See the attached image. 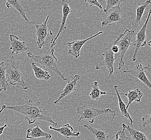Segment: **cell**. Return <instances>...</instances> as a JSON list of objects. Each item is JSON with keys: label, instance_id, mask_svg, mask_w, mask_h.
<instances>
[{"label": "cell", "instance_id": "obj_1", "mask_svg": "<svg viewBox=\"0 0 151 140\" xmlns=\"http://www.w3.org/2000/svg\"><path fill=\"white\" fill-rule=\"evenodd\" d=\"M4 110H10L17 111L25 116L24 119L27 120L29 125L33 124L36 121L42 120L50 122L57 126V123L55 122L52 119L47 110L42 106L40 101L34 102L31 99H29L27 104L18 106H7L2 105L0 110V114Z\"/></svg>", "mask_w": 151, "mask_h": 140}, {"label": "cell", "instance_id": "obj_2", "mask_svg": "<svg viewBox=\"0 0 151 140\" xmlns=\"http://www.w3.org/2000/svg\"><path fill=\"white\" fill-rule=\"evenodd\" d=\"M54 52V48H52L49 51H44L42 55L37 56L33 55L30 51H29L27 53V56L28 58H31L35 62L40 64L42 67L52 70L65 81L68 82V80L64 76V74L61 73L58 67V59L55 57Z\"/></svg>", "mask_w": 151, "mask_h": 140}, {"label": "cell", "instance_id": "obj_3", "mask_svg": "<svg viewBox=\"0 0 151 140\" xmlns=\"http://www.w3.org/2000/svg\"><path fill=\"white\" fill-rule=\"evenodd\" d=\"M117 108L112 110L110 108L99 109L96 108H93L87 105H82L77 108V113L80 115L78 122H80L82 120L87 121L91 124L94 123L95 119L98 116L102 114H111L112 116L111 121H113L116 114Z\"/></svg>", "mask_w": 151, "mask_h": 140}, {"label": "cell", "instance_id": "obj_4", "mask_svg": "<svg viewBox=\"0 0 151 140\" xmlns=\"http://www.w3.org/2000/svg\"><path fill=\"white\" fill-rule=\"evenodd\" d=\"M6 78L7 82L12 86L19 85L24 90L29 88L25 82L24 74L18 69L13 56L10 57V65L6 70Z\"/></svg>", "mask_w": 151, "mask_h": 140}, {"label": "cell", "instance_id": "obj_5", "mask_svg": "<svg viewBox=\"0 0 151 140\" xmlns=\"http://www.w3.org/2000/svg\"><path fill=\"white\" fill-rule=\"evenodd\" d=\"M134 34V31L129 30L125 29L123 36L117 43L118 48V52L115 54V59H119L118 70H121L122 68L125 67L124 59V56L129 49L132 42V38Z\"/></svg>", "mask_w": 151, "mask_h": 140}, {"label": "cell", "instance_id": "obj_6", "mask_svg": "<svg viewBox=\"0 0 151 140\" xmlns=\"http://www.w3.org/2000/svg\"><path fill=\"white\" fill-rule=\"evenodd\" d=\"M115 41L112 43H110L109 45L106 48L103 54V60L102 61H99L96 63L95 69L99 70L100 67L102 66H105L109 72V76L110 78L114 74V63L115 61V53L112 50V46L114 45Z\"/></svg>", "mask_w": 151, "mask_h": 140}, {"label": "cell", "instance_id": "obj_7", "mask_svg": "<svg viewBox=\"0 0 151 140\" xmlns=\"http://www.w3.org/2000/svg\"><path fill=\"white\" fill-rule=\"evenodd\" d=\"M151 15V9L149 10L148 15L147 19H146L144 24L143 25L142 27L139 30L136 35V40L133 44L134 46V51L132 56V61H135L137 59V56L139 49L142 47H144L146 45V31L147 29V26L148 25V21Z\"/></svg>", "mask_w": 151, "mask_h": 140}, {"label": "cell", "instance_id": "obj_8", "mask_svg": "<svg viewBox=\"0 0 151 140\" xmlns=\"http://www.w3.org/2000/svg\"><path fill=\"white\" fill-rule=\"evenodd\" d=\"M50 16L48 15L46 18L45 22L41 25H36V43L40 49H42L43 46L45 44V41L50 35H53L51 30H48L47 27V21Z\"/></svg>", "mask_w": 151, "mask_h": 140}, {"label": "cell", "instance_id": "obj_9", "mask_svg": "<svg viewBox=\"0 0 151 140\" xmlns=\"http://www.w3.org/2000/svg\"><path fill=\"white\" fill-rule=\"evenodd\" d=\"M123 22V12L121 9V5H118L112 8L109 12H107L104 20L101 23V25L103 27H106L107 25H111L114 23L121 25Z\"/></svg>", "mask_w": 151, "mask_h": 140}, {"label": "cell", "instance_id": "obj_10", "mask_svg": "<svg viewBox=\"0 0 151 140\" xmlns=\"http://www.w3.org/2000/svg\"><path fill=\"white\" fill-rule=\"evenodd\" d=\"M62 19L61 22L60 27L59 29V31L57 34L55 38H52L51 41V48H53V47L55 45L56 40H58L60 35L63 31L66 30L67 29L66 26V22L67 19L70 13L72 12V9L70 8L69 3L67 1H62Z\"/></svg>", "mask_w": 151, "mask_h": 140}, {"label": "cell", "instance_id": "obj_11", "mask_svg": "<svg viewBox=\"0 0 151 140\" xmlns=\"http://www.w3.org/2000/svg\"><path fill=\"white\" fill-rule=\"evenodd\" d=\"M102 34H103V31H100L96 34L88 38L86 40H74L72 42H68L67 44V46L69 47V50L68 51V53L69 55H72L76 58H78L80 56V52H81V48L82 46L84 45L85 43L89 40H91L94 37H96Z\"/></svg>", "mask_w": 151, "mask_h": 140}, {"label": "cell", "instance_id": "obj_12", "mask_svg": "<svg viewBox=\"0 0 151 140\" xmlns=\"http://www.w3.org/2000/svg\"><path fill=\"white\" fill-rule=\"evenodd\" d=\"M9 37L11 42L10 50L12 51V55L15 53L18 55L25 51H30L29 48L27 47L25 41H22L15 35H10Z\"/></svg>", "mask_w": 151, "mask_h": 140}, {"label": "cell", "instance_id": "obj_13", "mask_svg": "<svg viewBox=\"0 0 151 140\" xmlns=\"http://www.w3.org/2000/svg\"><path fill=\"white\" fill-rule=\"evenodd\" d=\"M145 71L142 64L139 63L136 65V66L132 70L124 71L123 73H131L133 74L134 76L137 77L142 82H143L145 85L151 89V83L146 76Z\"/></svg>", "mask_w": 151, "mask_h": 140}, {"label": "cell", "instance_id": "obj_14", "mask_svg": "<svg viewBox=\"0 0 151 140\" xmlns=\"http://www.w3.org/2000/svg\"><path fill=\"white\" fill-rule=\"evenodd\" d=\"M81 78V76L79 74H76L72 81L68 80L66 85L63 91L60 92V95L56 100L54 101V104H58L60 101L63 98L66 97L67 95H70L71 93L75 91L76 89L77 82Z\"/></svg>", "mask_w": 151, "mask_h": 140}, {"label": "cell", "instance_id": "obj_15", "mask_svg": "<svg viewBox=\"0 0 151 140\" xmlns=\"http://www.w3.org/2000/svg\"><path fill=\"white\" fill-rule=\"evenodd\" d=\"M49 129L58 132L59 133L66 139H69L71 137H78L80 135L79 131H74L72 126L69 123H66L63 125L60 128H57L53 127L51 126H49Z\"/></svg>", "mask_w": 151, "mask_h": 140}, {"label": "cell", "instance_id": "obj_16", "mask_svg": "<svg viewBox=\"0 0 151 140\" xmlns=\"http://www.w3.org/2000/svg\"><path fill=\"white\" fill-rule=\"evenodd\" d=\"M25 137L27 139L29 140L40 137H45L47 139H51L52 136L51 134L43 131L42 129L40 128V126L37 125L36 127L34 128L27 129V134Z\"/></svg>", "mask_w": 151, "mask_h": 140}, {"label": "cell", "instance_id": "obj_17", "mask_svg": "<svg viewBox=\"0 0 151 140\" xmlns=\"http://www.w3.org/2000/svg\"><path fill=\"white\" fill-rule=\"evenodd\" d=\"M119 95H123L127 97L128 99V103L127 106V109H128L130 104L134 101L137 102H139L141 101V99L143 96V93L139 88H136L133 90H129L127 93H119Z\"/></svg>", "mask_w": 151, "mask_h": 140}, {"label": "cell", "instance_id": "obj_18", "mask_svg": "<svg viewBox=\"0 0 151 140\" xmlns=\"http://www.w3.org/2000/svg\"><path fill=\"white\" fill-rule=\"evenodd\" d=\"M84 127L87 128L96 140H110V136L108 132L102 129L93 128L91 126L84 124Z\"/></svg>", "mask_w": 151, "mask_h": 140}, {"label": "cell", "instance_id": "obj_19", "mask_svg": "<svg viewBox=\"0 0 151 140\" xmlns=\"http://www.w3.org/2000/svg\"><path fill=\"white\" fill-rule=\"evenodd\" d=\"M151 4V1L147 0L144 3H142L140 6H137L136 8V18L132 24V27L138 28L141 24V19L142 15L145 12V10L148 8V4Z\"/></svg>", "mask_w": 151, "mask_h": 140}, {"label": "cell", "instance_id": "obj_20", "mask_svg": "<svg viewBox=\"0 0 151 140\" xmlns=\"http://www.w3.org/2000/svg\"><path fill=\"white\" fill-rule=\"evenodd\" d=\"M118 85L114 86V89L116 91V94L118 97V106L120 110V113L122 115L124 116L127 119L129 120V122H130L131 125H132L133 123V120L131 118L130 114L127 112V106L125 104H124V102L122 101L121 99V95L119 94V92L118 91Z\"/></svg>", "mask_w": 151, "mask_h": 140}, {"label": "cell", "instance_id": "obj_21", "mask_svg": "<svg viewBox=\"0 0 151 140\" xmlns=\"http://www.w3.org/2000/svg\"><path fill=\"white\" fill-rule=\"evenodd\" d=\"M31 66L37 79L45 80H48L51 79V76L48 71L43 70L42 67L37 66L35 63H31Z\"/></svg>", "mask_w": 151, "mask_h": 140}, {"label": "cell", "instance_id": "obj_22", "mask_svg": "<svg viewBox=\"0 0 151 140\" xmlns=\"http://www.w3.org/2000/svg\"><path fill=\"white\" fill-rule=\"evenodd\" d=\"M6 6L8 8H13L18 11V12L23 17L24 20L27 22L29 23H30L29 21L27 18V16L25 14V11L23 6L21 4V2L19 1H10L8 0L6 1Z\"/></svg>", "mask_w": 151, "mask_h": 140}, {"label": "cell", "instance_id": "obj_23", "mask_svg": "<svg viewBox=\"0 0 151 140\" xmlns=\"http://www.w3.org/2000/svg\"><path fill=\"white\" fill-rule=\"evenodd\" d=\"M125 129L130 134V137L132 140H149L145 134L142 131H137L133 128H131L129 126H127L125 123H123Z\"/></svg>", "mask_w": 151, "mask_h": 140}, {"label": "cell", "instance_id": "obj_24", "mask_svg": "<svg viewBox=\"0 0 151 140\" xmlns=\"http://www.w3.org/2000/svg\"><path fill=\"white\" fill-rule=\"evenodd\" d=\"M97 82H94L93 84L92 85V88L91 93H89V96L92 100H98L103 95H108L110 94L106 92H103L99 88Z\"/></svg>", "mask_w": 151, "mask_h": 140}, {"label": "cell", "instance_id": "obj_25", "mask_svg": "<svg viewBox=\"0 0 151 140\" xmlns=\"http://www.w3.org/2000/svg\"><path fill=\"white\" fill-rule=\"evenodd\" d=\"M6 67L4 64V61L0 63V85L2 86L4 91H6V86L8 85L6 81Z\"/></svg>", "mask_w": 151, "mask_h": 140}, {"label": "cell", "instance_id": "obj_26", "mask_svg": "<svg viewBox=\"0 0 151 140\" xmlns=\"http://www.w3.org/2000/svg\"><path fill=\"white\" fill-rule=\"evenodd\" d=\"M122 2H123V1L120 0H106V8L104 9V12H108L110 9L120 5Z\"/></svg>", "mask_w": 151, "mask_h": 140}, {"label": "cell", "instance_id": "obj_27", "mask_svg": "<svg viewBox=\"0 0 151 140\" xmlns=\"http://www.w3.org/2000/svg\"><path fill=\"white\" fill-rule=\"evenodd\" d=\"M123 129L118 131L115 135L116 140H128V137L125 134V128L122 126Z\"/></svg>", "mask_w": 151, "mask_h": 140}, {"label": "cell", "instance_id": "obj_28", "mask_svg": "<svg viewBox=\"0 0 151 140\" xmlns=\"http://www.w3.org/2000/svg\"><path fill=\"white\" fill-rule=\"evenodd\" d=\"M142 121L143 127L151 125V114L144 116L142 118Z\"/></svg>", "mask_w": 151, "mask_h": 140}, {"label": "cell", "instance_id": "obj_29", "mask_svg": "<svg viewBox=\"0 0 151 140\" xmlns=\"http://www.w3.org/2000/svg\"><path fill=\"white\" fill-rule=\"evenodd\" d=\"M85 2L88 3V5L91 7L97 6H98L100 9H103V7L102 6V5L97 0H86L85 1Z\"/></svg>", "mask_w": 151, "mask_h": 140}, {"label": "cell", "instance_id": "obj_30", "mask_svg": "<svg viewBox=\"0 0 151 140\" xmlns=\"http://www.w3.org/2000/svg\"><path fill=\"white\" fill-rule=\"evenodd\" d=\"M144 69H145V70H146L148 73L151 74V66L150 64H147V65H146V66L144 67Z\"/></svg>", "mask_w": 151, "mask_h": 140}, {"label": "cell", "instance_id": "obj_31", "mask_svg": "<svg viewBox=\"0 0 151 140\" xmlns=\"http://www.w3.org/2000/svg\"><path fill=\"white\" fill-rule=\"evenodd\" d=\"M7 126H8L7 124H5V125H3V126L0 127V136L3 134V131H4V129L7 127Z\"/></svg>", "mask_w": 151, "mask_h": 140}, {"label": "cell", "instance_id": "obj_32", "mask_svg": "<svg viewBox=\"0 0 151 140\" xmlns=\"http://www.w3.org/2000/svg\"><path fill=\"white\" fill-rule=\"evenodd\" d=\"M147 44H148V45L150 46H151V40H150L147 43Z\"/></svg>", "mask_w": 151, "mask_h": 140}, {"label": "cell", "instance_id": "obj_33", "mask_svg": "<svg viewBox=\"0 0 151 140\" xmlns=\"http://www.w3.org/2000/svg\"><path fill=\"white\" fill-rule=\"evenodd\" d=\"M2 91H3V88H0V93Z\"/></svg>", "mask_w": 151, "mask_h": 140}]
</instances>
